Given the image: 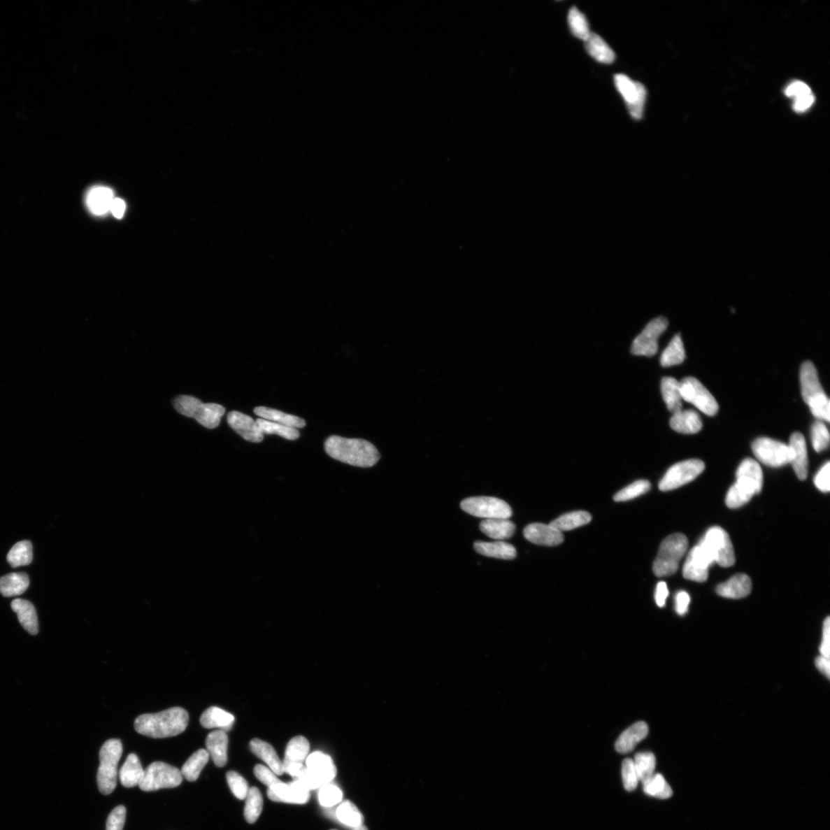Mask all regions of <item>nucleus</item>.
<instances>
[{
  "label": "nucleus",
  "mask_w": 830,
  "mask_h": 830,
  "mask_svg": "<svg viewBox=\"0 0 830 830\" xmlns=\"http://www.w3.org/2000/svg\"><path fill=\"white\" fill-rule=\"evenodd\" d=\"M324 449L332 459L355 467L371 468L381 459L376 447L364 439L333 436L325 441Z\"/></svg>",
  "instance_id": "nucleus-1"
},
{
  "label": "nucleus",
  "mask_w": 830,
  "mask_h": 830,
  "mask_svg": "<svg viewBox=\"0 0 830 830\" xmlns=\"http://www.w3.org/2000/svg\"><path fill=\"white\" fill-rule=\"evenodd\" d=\"M189 713L182 708H173L137 717L136 731L152 738L162 739L181 734L189 724Z\"/></svg>",
  "instance_id": "nucleus-2"
},
{
  "label": "nucleus",
  "mask_w": 830,
  "mask_h": 830,
  "mask_svg": "<svg viewBox=\"0 0 830 830\" xmlns=\"http://www.w3.org/2000/svg\"><path fill=\"white\" fill-rule=\"evenodd\" d=\"M802 396L814 417L829 422L830 401L822 387L817 371L811 362H805L801 369Z\"/></svg>",
  "instance_id": "nucleus-3"
},
{
  "label": "nucleus",
  "mask_w": 830,
  "mask_h": 830,
  "mask_svg": "<svg viewBox=\"0 0 830 830\" xmlns=\"http://www.w3.org/2000/svg\"><path fill=\"white\" fill-rule=\"evenodd\" d=\"M173 404L178 413L196 419L201 425L208 429H216L226 413V408L223 406L214 403L206 404L189 395H178L173 401Z\"/></svg>",
  "instance_id": "nucleus-4"
},
{
  "label": "nucleus",
  "mask_w": 830,
  "mask_h": 830,
  "mask_svg": "<svg viewBox=\"0 0 830 830\" xmlns=\"http://www.w3.org/2000/svg\"><path fill=\"white\" fill-rule=\"evenodd\" d=\"M122 754L120 740H107L99 752L97 785L101 794L110 795L117 785L118 764Z\"/></svg>",
  "instance_id": "nucleus-5"
},
{
  "label": "nucleus",
  "mask_w": 830,
  "mask_h": 830,
  "mask_svg": "<svg viewBox=\"0 0 830 830\" xmlns=\"http://www.w3.org/2000/svg\"><path fill=\"white\" fill-rule=\"evenodd\" d=\"M687 549L688 540L685 534H673L666 538L654 562V575L659 578L674 575Z\"/></svg>",
  "instance_id": "nucleus-6"
},
{
  "label": "nucleus",
  "mask_w": 830,
  "mask_h": 830,
  "mask_svg": "<svg viewBox=\"0 0 830 830\" xmlns=\"http://www.w3.org/2000/svg\"><path fill=\"white\" fill-rule=\"evenodd\" d=\"M183 777L178 768L164 762H155L145 770L139 788L145 792L180 786Z\"/></svg>",
  "instance_id": "nucleus-7"
},
{
  "label": "nucleus",
  "mask_w": 830,
  "mask_h": 830,
  "mask_svg": "<svg viewBox=\"0 0 830 830\" xmlns=\"http://www.w3.org/2000/svg\"><path fill=\"white\" fill-rule=\"evenodd\" d=\"M699 544L708 550L715 562L721 567L730 568L735 564L732 541L727 532L721 527H711Z\"/></svg>",
  "instance_id": "nucleus-8"
},
{
  "label": "nucleus",
  "mask_w": 830,
  "mask_h": 830,
  "mask_svg": "<svg viewBox=\"0 0 830 830\" xmlns=\"http://www.w3.org/2000/svg\"><path fill=\"white\" fill-rule=\"evenodd\" d=\"M461 508L466 513L485 520L509 519L512 515L509 504L497 498H469L461 501Z\"/></svg>",
  "instance_id": "nucleus-9"
},
{
  "label": "nucleus",
  "mask_w": 830,
  "mask_h": 830,
  "mask_svg": "<svg viewBox=\"0 0 830 830\" xmlns=\"http://www.w3.org/2000/svg\"><path fill=\"white\" fill-rule=\"evenodd\" d=\"M615 83L632 117L636 120H640L643 117L647 98L645 85L632 80L624 74H617L615 76Z\"/></svg>",
  "instance_id": "nucleus-10"
},
{
  "label": "nucleus",
  "mask_w": 830,
  "mask_h": 830,
  "mask_svg": "<svg viewBox=\"0 0 830 830\" xmlns=\"http://www.w3.org/2000/svg\"><path fill=\"white\" fill-rule=\"evenodd\" d=\"M705 469L704 463L698 459H690L679 462L666 471L665 475L659 484L661 492H669L677 489L693 482L702 474Z\"/></svg>",
  "instance_id": "nucleus-11"
},
{
  "label": "nucleus",
  "mask_w": 830,
  "mask_h": 830,
  "mask_svg": "<svg viewBox=\"0 0 830 830\" xmlns=\"http://www.w3.org/2000/svg\"><path fill=\"white\" fill-rule=\"evenodd\" d=\"M752 450L759 461L773 468L785 466L790 463L792 457L789 445L768 438L755 440Z\"/></svg>",
  "instance_id": "nucleus-12"
},
{
  "label": "nucleus",
  "mask_w": 830,
  "mask_h": 830,
  "mask_svg": "<svg viewBox=\"0 0 830 830\" xmlns=\"http://www.w3.org/2000/svg\"><path fill=\"white\" fill-rule=\"evenodd\" d=\"M682 400L692 403L701 412L715 416L719 410L717 402L707 387L693 377H687L680 382Z\"/></svg>",
  "instance_id": "nucleus-13"
},
{
  "label": "nucleus",
  "mask_w": 830,
  "mask_h": 830,
  "mask_svg": "<svg viewBox=\"0 0 830 830\" xmlns=\"http://www.w3.org/2000/svg\"><path fill=\"white\" fill-rule=\"evenodd\" d=\"M668 327V321L659 317L651 321L634 341L631 352L635 355L652 357L658 350V340Z\"/></svg>",
  "instance_id": "nucleus-14"
},
{
  "label": "nucleus",
  "mask_w": 830,
  "mask_h": 830,
  "mask_svg": "<svg viewBox=\"0 0 830 830\" xmlns=\"http://www.w3.org/2000/svg\"><path fill=\"white\" fill-rule=\"evenodd\" d=\"M715 563L708 550L701 544H698L690 550L687 557L682 568V575L687 580L702 583L708 579L709 568Z\"/></svg>",
  "instance_id": "nucleus-15"
},
{
  "label": "nucleus",
  "mask_w": 830,
  "mask_h": 830,
  "mask_svg": "<svg viewBox=\"0 0 830 830\" xmlns=\"http://www.w3.org/2000/svg\"><path fill=\"white\" fill-rule=\"evenodd\" d=\"M763 484V471L758 462L751 459L743 461L736 471L734 485L752 498L761 492Z\"/></svg>",
  "instance_id": "nucleus-16"
},
{
  "label": "nucleus",
  "mask_w": 830,
  "mask_h": 830,
  "mask_svg": "<svg viewBox=\"0 0 830 830\" xmlns=\"http://www.w3.org/2000/svg\"><path fill=\"white\" fill-rule=\"evenodd\" d=\"M267 795L271 801L294 804H306L310 799L309 791L296 780L276 783L269 787Z\"/></svg>",
  "instance_id": "nucleus-17"
},
{
  "label": "nucleus",
  "mask_w": 830,
  "mask_h": 830,
  "mask_svg": "<svg viewBox=\"0 0 830 830\" xmlns=\"http://www.w3.org/2000/svg\"><path fill=\"white\" fill-rule=\"evenodd\" d=\"M524 538L533 544L554 547L562 544L564 537L552 524L534 523L527 526L524 530Z\"/></svg>",
  "instance_id": "nucleus-18"
},
{
  "label": "nucleus",
  "mask_w": 830,
  "mask_h": 830,
  "mask_svg": "<svg viewBox=\"0 0 830 830\" xmlns=\"http://www.w3.org/2000/svg\"><path fill=\"white\" fill-rule=\"evenodd\" d=\"M227 422L232 429L248 441L260 443L264 439V434L257 422L249 415L234 410L229 413Z\"/></svg>",
  "instance_id": "nucleus-19"
},
{
  "label": "nucleus",
  "mask_w": 830,
  "mask_h": 830,
  "mask_svg": "<svg viewBox=\"0 0 830 830\" xmlns=\"http://www.w3.org/2000/svg\"><path fill=\"white\" fill-rule=\"evenodd\" d=\"M306 767L322 786L328 785L336 777L337 769L332 759L322 752H315L308 756Z\"/></svg>",
  "instance_id": "nucleus-20"
},
{
  "label": "nucleus",
  "mask_w": 830,
  "mask_h": 830,
  "mask_svg": "<svg viewBox=\"0 0 830 830\" xmlns=\"http://www.w3.org/2000/svg\"><path fill=\"white\" fill-rule=\"evenodd\" d=\"M792 457V464L797 478L805 480L808 476V454L805 438L802 434L796 432L790 438L789 445Z\"/></svg>",
  "instance_id": "nucleus-21"
},
{
  "label": "nucleus",
  "mask_w": 830,
  "mask_h": 830,
  "mask_svg": "<svg viewBox=\"0 0 830 830\" xmlns=\"http://www.w3.org/2000/svg\"><path fill=\"white\" fill-rule=\"evenodd\" d=\"M752 591L751 579L744 573H738L716 588L718 595L730 599H741Z\"/></svg>",
  "instance_id": "nucleus-22"
},
{
  "label": "nucleus",
  "mask_w": 830,
  "mask_h": 830,
  "mask_svg": "<svg viewBox=\"0 0 830 830\" xmlns=\"http://www.w3.org/2000/svg\"><path fill=\"white\" fill-rule=\"evenodd\" d=\"M649 728L645 722L641 721L633 724L619 736L615 743L617 751L622 754L631 752L641 741L647 738Z\"/></svg>",
  "instance_id": "nucleus-23"
},
{
  "label": "nucleus",
  "mask_w": 830,
  "mask_h": 830,
  "mask_svg": "<svg viewBox=\"0 0 830 830\" xmlns=\"http://www.w3.org/2000/svg\"><path fill=\"white\" fill-rule=\"evenodd\" d=\"M229 738L226 732L215 731L207 736L206 745L214 764L222 767L227 763Z\"/></svg>",
  "instance_id": "nucleus-24"
},
{
  "label": "nucleus",
  "mask_w": 830,
  "mask_h": 830,
  "mask_svg": "<svg viewBox=\"0 0 830 830\" xmlns=\"http://www.w3.org/2000/svg\"><path fill=\"white\" fill-rule=\"evenodd\" d=\"M670 424L675 431L686 434L698 433L703 427L700 415L693 410H680L673 414Z\"/></svg>",
  "instance_id": "nucleus-25"
},
{
  "label": "nucleus",
  "mask_w": 830,
  "mask_h": 830,
  "mask_svg": "<svg viewBox=\"0 0 830 830\" xmlns=\"http://www.w3.org/2000/svg\"><path fill=\"white\" fill-rule=\"evenodd\" d=\"M13 610L17 615L20 624L30 634L36 635L38 624L34 604L28 601L15 599L11 603Z\"/></svg>",
  "instance_id": "nucleus-26"
},
{
  "label": "nucleus",
  "mask_w": 830,
  "mask_h": 830,
  "mask_svg": "<svg viewBox=\"0 0 830 830\" xmlns=\"http://www.w3.org/2000/svg\"><path fill=\"white\" fill-rule=\"evenodd\" d=\"M474 548L480 554L502 560L515 559L517 556L515 548L503 541H476Z\"/></svg>",
  "instance_id": "nucleus-27"
},
{
  "label": "nucleus",
  "mask_w": 830,
  "mask_h": 830,
  "mask_svg": "<svg viewBox=\"0 0 830 830\" xmlns=\"http://www.w3.org/2000/svg\"><path fill=\"white\" fill-rule=\"evenodd\" d=\"M250 746L253 754L266 763L276 775H281L284 773L283 762L279 759L271 744L259 739H254L250 742Z\"/></svg>",
  "instance_id": "nucleus-28"
},
{
  "label": "nucleus",
  "mask_w": 830,
  "mask_h": 830,
  "mask_svg": "<svg viewBox=\"0 0 830 830\" xmlns=\"http://www.w3.org/2000/svg\"><path fill=\"white\" fill-rule=\"evenodd\" d=\"M516 527L509 519H487L480 524V530L487 537L504 540L513 536Z\"/></svg>",
  "instance_id": "nucleus-29"
},
{
  "label": "nucleus",
  "mask_w": 830,
  "mask_h": 830,
  "mask_svg": "<svg viewBox=\"0 0 830 830\" xmlns=\"http://www.w3.org/2000/svg\"><path fill=\"white\" fill-rule=\"evenodd\" d=\"M234 722V715L216 707L207 709L200 718V723L203 727L207 729L219 728L220 731L224 732L230 731Z\"/></svg>",
  "instance_id": "nucleus-30"
},
{
  "label": "nucleus",
  "mask_w": 830,
  "mask_h": 830,
  "mask_svg": "<svg viewBox=\"0 0 830 830\" xmlns=\"http://www.w3.org/2000/svg\"><path fill=\"white\" fill-rule=\"evenodd\" d=\"M144 773L138 757L134 754H129L120 771L122 785L127 788L138 786L143 778Z\"/></svg>",
  "instance_id": "nucleus-31"
},
{
  "label": "nucleus",
  "mask_w": 830,
  "mask_h": 830,
  "mask_svg": "<svg viewBox=\"0 0 830 830\" xmlns=\"http://www.w3.org/2000/svg\"><path fill=\"white\" fill-rule=\"evenodd\" d=\"M585 42L589 55L599 63L610 64L615 61V52L600 36L592 33Z\"/></svg>",
  "instance_id": "nucleus-32"
},
{
  "label": "nucleus",
  "mask_w": 830,
  "mask_h": 830,
  "mask_svg": "<svg viewBox=\"0 0 830 830\" xmlns=\"http://www.w3.org/2000/svg\"><path fill=\"white\" fill-rule=\"evenodd\" d=\"M254 413L265 420L289 426L294 429H303L306 425L303 419L273 408L257 407L254 409Z\"/></svg>",
  "instance_id": "nucleus-33"
},
{
  "label": "nucleus",
  "mask_w": 830,
  "mask_h": 830,
  "mask_svg": "<svg viewBox=\"0 0 830 830\" xmlns=\"http://www.w3.org/2000/svg\"><path fill=\"white\" fill-rule=\"evenodd\" d=\"M114 199L113 192L110 189L96 187L89 192L87 203L93 214L102 215L110 211Z\"/></svg>",
  "instance_id": "nucleus-34"
},
{
  "label": "nucleus",
  "mask_w": 830,
  "mask_h": 830,
  "mask_svg": "<svg viewBox=\"0 0 830 830\" xmlns=\"http://www.w3.org/2000/svg\"><path fill=\"white\" fill-rule=\"evenodd\" d=\"M29 586L25 573H11L0 578V594L6 597L21 595Z\"/></svg>",
  "instance_id": "nucleus-35"
},
{
  "label": "nucleus",
  "mask_w": 830,
  "mask_h": 830,
  "mask_svg": "<svg viewBox=\"0 0 830 830\" xmlns=\"http://www.w3.org/2000/svg\"><path fill=\"white\" fill-rule=\"evenodd\" d=\"M661 392L667 408L673 414L682 410L680 385L678 380L666 377L661 381Z\"/></svg>",
  "instance_id": "nucleus-36"
},
{
  "label": "nucleus",
  "mask_w": 830,
  "mask_h": 830,
  "mask_svg": "<svg viewBox=\"0 0 830 830\" xmlns=\"http://www.w3.org/2000/svg\"><path fill=\"white\" fill-rule=\"evenodd\" d=\"M310 744L308 740L304 736H296L289 741L286 747L283 766L303 764L308 756Z\"/></svg>",
  "instance_id": "nucleus-37"
},
{
  "label": "nucleus",
  "mask_w": 830,
  "mask_h": 830,
  "mask_svg": "<svg viewBox=\"0 0 830 830\" xmlns=\"http://www.w3.org/2000/svg\"><path fill=\"white\" fill-rule=\"evenodd\" d=\"M592 517L587 511L571 512L557 518L550 524L561 532L568 531L586 525L592 522Z\"/></svg>",
  "instance_id": "nucleus-38"
},
{
  "label": "nucleus",
  "mask_w": 830,
  "mask_h": 830,
  "mask_svg": "<svg viewBox=\"0 0 830 830\" xmlns=\"http://www.w3.org/2000/svg\"><path fill=\"white\" fill-rule=\"evenodd\" d=\"M209 754L206 750L200 749L194 752L182 768L183 777L189 782L196 781L201 771L207 764Z\"/></svg>",
  "instance_id": "nucleus-39"
},
{
  "label": "nucleus",
  "mask_w": 830,
  "mask_h": 830,
  "mask_svg": "<svg viewBox=\"0 0 830 830\" xmlns=\"http://www.w3.org/2000/svg\"><path fill=\"white\" fill-rule=\"evenodd\" d=\"M34 558L33 545L29 541L17 543L7 555V561L13 568L20 566H27L32 563Z\"/></svg>",
  "instance_id": "nucleus-40"
},
{
  "label": "nucleus",
  "mask_w": 830,
  "mask_h": 830,
  "mask_svg": "<svg viewBox=\"0 0 830 830\" xmlns=\"http://www.w3.org/2000/svg\"><path fill=\"white\" fill-rule=\"evenodd\" d=\"M685 358L684 343H682L680 336L678 335L673 337L662 353L661 364L665 368L678 366L684 362Z\"/></svg>",
  "instance_id": "nucleus-41"
},
{
  "label": "nucleus",
  "mask_w": 830,
  "mask_h": 830,
  "mask_svg": "<svg viewBox=\"0 0 830 830\" xmlns=\"http://www.w3.org/2000/svg\"><path fill=\"white\" fill-rule=\"evenodd\" d=\"M643 791L647 795L666 800L673 795V790L660 773L654 774L649 780L643 782Z\"/></svg>",
  "instance_id": "nucleus-42"
},
{
  "label": "nucleus",
  "mask_w": 830,
  "mask_h": 830,
  "mask_svg": "<svg viewBox=\"0 0 830 830\" xmlns=\"http://www.w3.org/2000/svg\"><path fill=\"white\" fill-rule=\"evenodd\" d=\"M245 799V819L248 823L253 824L259 818L262 812L263 798L257 787H252L248 792Z\"/></svg>",
  "instance_id": "nucleus-43"
},
{
  "label": "nucleus",
  "mask_w": 830,
  "mask_h": 830,
  "mask_svg": "<svg viewBox=\"0 0 830 830\" xmlns=\"http://www.w3.org/2000/svg\"><path fill=\"white\" fill-rule=\"evenodd\" d=\"M338 820L341 824L352 829L359 827L364 824V817L357 806L350 801L341 803L336 812Z\"/></svg>",
  "instance_id": "nucleus-44"
},
{
  "label": "nucleus",
  "mask_w": 830,
  "mask_h": 830,
  "mask_svg": "<svg viewBox=\"0 0 830 830\" xmlns=\"http://www.w3.org/2000/svg\"><path fill=\"white\" fill-rule=\"evenodd\" d=\"M634 764L639 781L642 783L649 780L654 774L656 757L652 752H639L636 754Z\"/></svg>",
  "instance_id": "nucleus-45"
},
{
  "label": "nucleus",
  "mask_w": 830,
  "mask_h": 830,
  "mask_svg": "<svg viewBox=\"0 0 830 830\" xmlns=\"http://www.w3.org/2000/svg\"><path fill=\"white\" fill-rule=\"evenodd\" d=\"M568 20L572 34L580 40L585 41L591 35L592 32L589 30L586 17L577 7L571 8L568 13Z\"/></svg>",
  "instance_id": "nucleus-46"
},
{
  "label": "nucleus",
  "mask_w": 830,
  "mask_h": 830,
  "mask_svg": "<svg viewBox=\"0 0 830 830\" xmlns=\"http://www.w3.org/2000/svg\"><path fill=\"white\" fill-rule=\"evenodd\" d=\"M263 434H277L283 438L290 441L297 440L300 437V432L297 429L279 424L265 419H256Z\"/></svg>",
  "instance_id": "nucleus-47"
},
{
  "label": "nucleus",
  "mask_w": 830,
  "mask_h": 830,
  "mask_svg": "<svg viewBox=\"0 0 830 830\" xmlns=\"http://www.w3.org/2000/svg\"><path fill=\"white\" fill-rule=\"evenodd\" d=\"M650 487L651 485L648 480H637V482L628 485L627 487H624V489L617 492L615 495L614 500L617 502H623L633 500L648 492L650 490Z\"/></svg>",
  "instance_id": "nucleus-48"
},
{
  "label": "nucleus",
  "mask_w": 830,
  "mask_h": 830,
  "mask_svg": "<svg viewBox=\"0 0 830 830\" xmlns=\"http://www.w3.org/2000/svg\"><path fill=\"white\" fill-rule=\"evenodd\" d=\"M811 439L814 450L818 453L825 451L829 445V433L827 425L821 421L813 424Z\"/></svg>",
  "instance_id": "nucleus-49"
},
{
  "label": "nucleus",
  "mask_w": 830,
  "mask_h": 830,
  "mask_svg": "<svg viewBox=\"0 0 830 830\" xmlns=\"http://www.w3.org/2000/svg\"><path fill=\"white\" fill-rule=\"evenodd\" d=\"M343 797L341 790L330 783L322 786L319 794L320 803L324 808H332L341 803Z\"/></svg>",
  "instance_id": "nucleus-50"
},
{
  "label": "nucleus",
  "mask_w": 830,
  "mask_h": 830,
  "mask_svg": "<svg viewBox=\"0 0 830 830\" xmlns=\"http://www.w3.org/2000/svg\"><path fill=\"white\" fill-rule=\"evenodd\" d=\"M227 778L232 794L238 800H245L250 790L247 781L241 775L235 771H229L227 775Z\"/></svg>",
  "instance_id": "nucleus-51"
},
{
  "label": "nucleus",
  "mask_w": 830,
  "mask_h": 830,
  "mask_svg": "<svg viewBox=\"0 0 830 830\" xmlns=\"http://www.w3.org/2000/svg\"><path fill=\"white\" fill-rule=\"evenodd\" d=\"M622 779L624 788L629 792L638 787L640 781L635 770L634 760L631 759H625L623 761Z\"/></svg>",
  "instance_id": "nucleus-52"
},
{
  "label": "nucleus",
  "mask_w": 830,
  "mask_h": 830,
  "mask_svg": "<svg viewBox=\"0 0 830 830\" xmlns=\"http://www.w3.org/2000/svg\"><path fill=\"white\" fill-rule=\"evenodd\" d=\"M126 818L127 809L125 806H116L108 817L106 830H122L125 825Z\"/></svg>",
  "instance_id": "nucleus-53"
},
{
  "label": "nucleus",
  "mask_w": 830,
  "mask_h": 830,
  "mask_svg": "<svg viewBox=\"0 0 830 830\" xmlns=\"http://www.w3.org/2000/svg\"><path fill=\"white\" fill-rule=\"evenodd\" d=\"M254 773L256 778L259 780L263 785L270 787L276 785V783L282 782L277 778L276 774L269 769L268 767L259 764L254 768Z\"/></svg>",
  "instance_id": "nucleus-54"
},
{
  "label": "nucleus",
  "mask_w": 830,
  "mask_h": 830,
  "mask_svg": "<svg viewBox=\"0 0 830 830\" xmlns=\"http://www.w3.org/2000/svg\"><path fill=\"white\" fill-rule=\"evenodd\" d=\"M810 93H812L811 89L808 85L801 81H795L790 83L785 90L786 96L794 99L810 94Z\"/></svg>",
  "instance_id": "nucleus-55"
},
{
  "label": "nucleus",
  "mask_w": 830,
  "mask_h": 830,
  "mask_svg": "<svg viewBox=\"0 0 830 830\" xmlns=\"http://www.w3.org/2000/svg\"><path fill=\"white\" fill-rule=\"evenodd\" d=\"M829 475L830 464L829 462H827L818 471L815 479H814V483H815L816 487L822 492L827 493L830 490Z\"/></svg>",
  "instance_id": "nucleus-56"
},
{
  "label": "nucleus",
  "mask_w": 830,
  "mask_h": 830,
  "mask_svg": "<svg viewBox=\"0 0 830 830\" xmlns=\"http://www.w3.org/2000/svg\"><path fill=\"white\" fill-rule=\"evenodd\" d=\"M821 656L829 658L830 655V619L827 617L824 623L823 638L820 643Z\"/></svg>",
  "instance_id": "nucleus-57"
},
{
  "label": "nucleus",
  "mask_w": 830,
  "mask_h": 830,
  "mask_svg": "<svg viewBox=\"0 0 830 830\" xmlns=\"http://www.w3.org/2000/svg\"><path fill=\"white\" fill-rule=\"evenodd\" d=\"M814 101H815V97H814L813 93L796 99L794 103V110L797 113L806 112L813 106Z\"/></svg>",
  "instance_id": "nucleus-58"
},
{
  "label": "nucleus",
  "mask_w": 830,
  "mask_h": 830,
  "mask_svg": "<svg viewBox=\"0 0 830 830\" xmlns=\"http://www.w3.org/2000/svg\"><path fill=\"white\" fill-rule=\"evenodd\" d=\"M690 596L685 592H680L676 596V611L680 616L685 615L688 611Z\"/></svg>",
  "instance_id": "nucleus-59"
},
{
  "label": "nucleus",
  "mask_w": 830,
  "mask_h": 830,
  "mask_svg": "<svg viewBox=\"0 0 830 830\" xmlns=\"http://www.w3.org/2000/svg\"><path fill=\"white\" fill-rule=\"evenodd\" d=\"M669 591L666 582L661 581L657 585L655 592V601L658 607L664 608L666 604L667 597H668Z\"/></svg>",
  "instance_id": "nucleus-60"
},
{
  "label": "nucleus",
  "mask_w": 830,
  "mask_h": 830,
  "mask_svg": "<svg viewBox=\"0 0 830 830\" xmlns=\"http://www.w3.org/2000/svg\"><path fill=\"white\" fill-rule=\"evenodd\" d=\"M126 210V203L121 199H114L110 211L115 218L121 219Z\"/></svg>",
  "instance_id": "nucleus-61"
},
{
  "label": "nucleus",
  "mask_w": 830,
  "mask_h": 830,
  "mask_svg": "<svg viewBox=\"0 0 830 830\" xmlns=\"http://www.w3.org/2000/svg\"><path fill=\"white\" fill-rule=\"evenodd\" d=\"M816 666L817 669L824 675L828 679L830 677V662L829 658L824 656H820L816 659Z\"/></svg>",
  "instance_id": "nucleus-62"
},
{
  "label": "nucleus",
  "mask_w": 830,
  "mask_h": 830,
  "mask_svg": "<svg viewBox=\"0 0 830 830\" xmlns=\"http://www.w3.org/2000/svg\"><path fill=\"white\" fill-rule=\"evenodd\" d=\"M331 830H336V829H331ZM352 830H369V829L366 826L362 825L359 827L353 828Z\"/></svg>",
  "instance_id": "nucleus-63"
}]
</instances>
